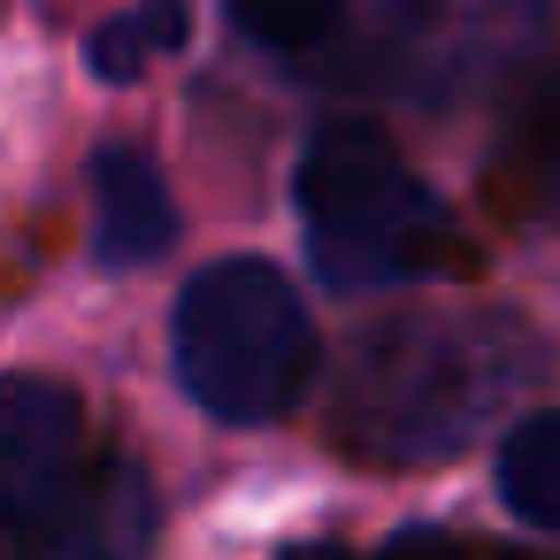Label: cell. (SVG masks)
<instances>
[{"label": "cell", "instance_id": "cell-7", "mask_svg": "<svg viewBox=\"0 0 560 560\" xmlns=\"http://www.w3.org/2000/svg\"><path fill=\"white\" fill-rule=\"evenodd\" d=\"M499 499L514 522L560 529V407H537L499 438Z\"/></svg>", "mask_w": 560, "mask_h": 560}, {"label": "cell", "instance_id": "cell-3", "mask_svg": "<svg viewBox=\"0 0 560 560\" xmlns=\"http://www.w3.org/2000/svg\"><path fill=\"white\" fill-rule=\"evenodd\" d=\"M292 208L307 261L330 292L430 277L453 246L445 200L399 162V147L369 124H323L292 170Z\"/></svg>", "mask_w": 560, "mask_h": 560}, {"label": "cell", "instance_id": "cell-9", "mask_svg": "<svg viewBox=\"0 0 560 560\" xmlns=\"http://www.w3.org/2000/svg\"><path fill=\"white\" fill-rule=\"evenodd\" d=\"M338 9L346 0H231V24H238V39H254L269 55H300L338 32Z\"/></svg>", "mask_w": 560, "mask_h": 560}, {"label": "cell", "instance_id": "cell-6", "mask_svg": "<svg viewBox=\"0 0 560 560\" xmlns=\"http://www.w3.org/2000/svg\"><path fill=\"white\" fill-rule=\"evenodd\" d=\"M154 522H162V506H154L147 468L139 460H108L93 476V499L24 560H154Z\"/></svg>", "mask_w": 560, "mask_h": 560}, {"label": "cell", "instance_id": "cell-10", "mask_svg": "<svg viewBox=\"0 0 560 560\" xmlns=\"http://www.w3.org/2000/svg\"><path fill=\"white\" fill-rule=\"evenodd\" d=\"M552 208H560V139H552Z\"/></svg>", "mask_w": 560, "mask_h": 560}, {"label": "cell", "instance_id": "cell-5", "mask_svg": "<svg viewBox=\"0 0 560 560\" xmlns=\"http://www.w3.org/2000/svg\"><path fill=\"white\" fill-rule=\"evenodd\" d=\"M170 246H177L170 177L139 147H101L93 154V254L108 269H147Z\"/></svg>", "mask_w": 560, "mask_h": 560}, {"label": "cell", "instance_id": "cell-8", "mask_svg": "<svg viewBox=\"0 0 560 560\" xmlns=\"http://www.w3.org/2000/svg\"><path fill=\"white\" fill-rule=\"evenodd\" d=\"M185 39H192V9H185V0H139L131 16H108L85 39V70L101 85H139L162 55H185Z\"/></svg>", "mask_w": 560, "mask_h": 560}, {"label": "cell", "instance_id": "cell-2", "mask_svg": "<svg viewBox=\"0 0 560 560\" xmlns=\"http://www.w3.org/2000/svg\"><path fill=\"white\" fill-rule=\"evenodd\" d=\"M170 369L200 415L231 430L277 422L315 376V323L300 284L261 254H215L170 307Z\"/></svg>", "mask_w": 560, "mask_h": 560}, {"label": "cell", "instance_id": "cell-1", "mask_svg": "<svg viewBox=\"0 0 560 560\" xmlns=\"http://www.w3.org/2000/svg\"><path fill=\"white\" fill-rule=\"evenodd\" d=\"M537 361L545 346L514 315H392L361 330L338 369V445L384 468L453 460Z\"/></svg>", "mask_w": 560, "mask_h": 560}, {"label": "cell", "instance_id": "cell-4", "mask_svg": "<svg viewBox=\"0 0 560 560\" xmlns=\"http://www.w3.org/2000/svg\"><path fill=\"white\" fill-rule=\"evenodd\" d=\"M78 392L55 376H16L9 407H0V529H9V560L39 552L85 499V468H78Z\"/></svg>", "mask_w": 560, "mask_h": 560}]
</instances>
